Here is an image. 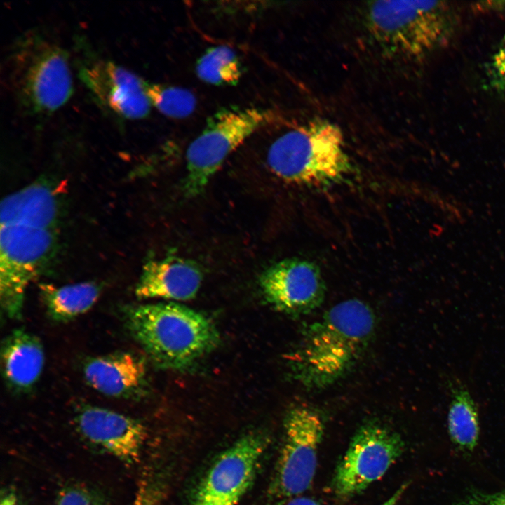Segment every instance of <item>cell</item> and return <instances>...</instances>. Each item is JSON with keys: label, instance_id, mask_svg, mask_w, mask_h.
I'll return each mask as SVG.
<instances>
[{"label": "cell", "instance_id": "7a4b0ae2", "mask_svg": "<svg viewBox=\"0 0 505 505\" xmlns=\"http://www.w3.org/2000/svg\"><path fill=\"white\" fill-rule=\"evenodd\" d=\"M124 314L133 336L161 368H187L219 344L220 335L211 320L174 302L131 306Z\"/></svg>", "mask_w": 505, "mask_h": 505}, {"label": "cell", "instance_id": "52a82bcc", "mask_svg": "<svg viewBox=\"0 0 505 505\" xmlns=\"http://www.w3.org/2000/svg\"><path fill=\"white\" fill-rule=\"evenodd\" d=\"M54 230L21 223L1 224L0 299L9 318L21 316L27 288L53 250Z\"/></svg>", "mask_w": 505, "mask_h": 505}, {"label": "cell", "instance_id": "277c9868", "mask_svg": "<svg viewBox=\"0 0 505 505\" xmlns=\"http://www.w3.org/2000/svg\"><path fill=\"white\" fill-rule=\"evenodd\" d=\"M267 162L280 179L306 187L336 182L349 168L342 133L326 121H313L279 136L268 149Z\"/></svg>", "mask_w": 505, "mask_h": 505}, {"label": "cell", "instance_id": "83f0119b", "mask_svg": "<svg viewBox=\"0 0 505 505\" xmlns=\"http://www.w3.org/2000/svg\"><path fill=\"white\" fill-rule=\"evenodd\" d=\"M132 505H147V504H143V503H135V504H132Z\"/></svg>", "mask_w": 505, "mask_h": 505}, {"label": "cell", "instance_id": "8fae6325", "mask_svg": "<svg viewBox=\"0 0 505 505\" xmlns=\"http://www.w3.org/2000/svg\"><path fill=\"white\" fill-rule=\"evenodd\" d=\"M267 445L260 433L237 440L210 467L189 505H237L255 477Z\"/></svg>", "mask_w": 505, "mask_h": 505}, {"label": "cell", "instance_id": "3957f363", "mask_svg": "<svg viewBox=\"0 0 505 505\" xmlns=\"http://www.w3.org/2000/svg\"><path fill=\"white\" fill-rule=\"evenodd\" d=\"M13 93L25 112L47 116L63 106L73 93L66 50L39 30L19 36L7 60Z\"/></svg>", "mask_w": 505, "mask_h": 505}, {"label": "cell", "instance_id": "9c48e42d", "mask_svg": "<svg viewBox=\"0 0 505 505\" xmlns=\"http://www.w3.org/2000/svg\"><path fill=\"white\" fill-rule=\"evenodd\" d=\"M283 426L274 489L277 497L288 501L301 496L313 483L324 423L316 410L298 406L288 412Z\"/></svg>", "mask_w": 505, "mask_h": 505}, {"label": "cell", "instance_id": "484cf974", "mask_svg": "<svg viewBox=\"0 0 505 505\" xmlns=\"http://www.w3.org/2000/svg\"><path fill=\"white\" fill-rule=\"evenodd\" d=\"M286 505H321L317 500L304 496L292 498L288 501Z\"/></svg>", "mask_w": 505, "mask_h": 505}, {"label": "cell", "instance_id": "4316f807", "mask_svg": "<svg viewBox=\"0 0 505 505\" xmlns=\"http://www.w3.org/2000/svg\"><path fill=\"white\" fill-rule=\"evenodd\" d=\"M406 488V485H403L401 486L399 489L397 490V491L389 498L388 500H386L385 502H384L381 505H396L397 502L399 501L402 494L403 493L404 490Z\"/></svg>", "mask_w": 505, "mask_h": 505}, {"label": "cell", "instance_id": "7402d4cb", "mask_svg": "<svg viewBox=\"0 0 505 505\" xmlns=\"http://www.w3.org/2000/svg\"><path fill=\"white\" fill-rule=\"evenodd\" d=\"M55 505H104V502L95 490L82 485L73 484L60 490Z\"/></svg>", "mask_w": 505, "mask_h": 505}, {"label": "cell", "instance_id": "30bf717a", "mask_svg": "<svg viewBox=\"0 0 505 505\" xmlns=\"http://www.w3.org/2000/svg\"><path fill=\"white\" fill-rule=\"evenodd\" d=\"M80 80L103 109L126 120L146 117L152 104L146 82L137 74L91 50L82 51L77 60Z\"/></svg>", "mask_w": 505, "mask_h": 505}, {"label": "cell", "instance_id": "7c38bea8", "mask_svg": "<svg viewBox=\"0 0 505 505\" xmlns=\"http://www.w3.org/2000/svg\"><path fill=\"white\" fill-rule=\"evenodd\" d=\"M259 284L265 300L279 311L308 314L323 303L325 286L318 267L297 258L281 260L266 269Z\"/></svg>", "mask_w": 505, "mask_h": 505}, {"label": "cell", "instance_id": "5b68a950", "mask_svg": "<svg viewBox=\"0 0 505 505\" xmlns=\"http://www.w3.org/2000/svg\"><path fill=\"white\" fill-rule=\"evenodd\" d=\"M366 27L370 36L392 54L425 55L445 44L454 27V14L439 1H379L370 4Z\"/></svg>", "mask_w": 505, "mask_h": 505}, {"label": "cell", "instance_id": "e0dca14e", "mask_svg": "<svg viewBox=\"0 0 505 505\" xmlns=\"http://www.w3.org/2000/svg\"><path fill=\"white\" fill-rule=\"evenodd\" d=\"M6 380L13 389L26 391L39 379L44 365V352L39 339L16 330L8 336L1 349Z\"/></svg>", "mask_w": 505, "mask_h": 505}, {"label": "cell", "instance_id": "ba28073f", "mask_svg": "<svg viewBox=\"0 0 505 505\" xmlns=\"http://www.w3.org/2000/svg\"><path fill=\"white\" fill-rule=\"evenodd\" d=\"M400 436L377 421H368L356 431L337 466L332 487L343 499L363 492L381 478L404 450Z\"/></svg>", "mask_w": 505, "mask_h": 505}, {"label": "cell", "instance_id": "2e32d148", "mask_svg": "<svg viewBox=\"0 0 505 505\" xmlns=\"http://www.w3.org/2000/svg\"><path fill=\"white\" fill-rule=\"evenodd\" d=\"M56 191L34 182L8 196L1 203L0 224L21 223L55 229L59 214Z\"/></svg>", "mask_w": 505, "mask_h": 505}, {"label": "cell", "instance_id": "44dd1931", "mask_svg": "<svg viewBox=\"0 0 505 505\" xmlns=\"http://www.w3.org/2000/svg\"><path fill=\"white\" fill-rule=\"evenodd\" d=\"M146 92L152 106L170 118L187 117L196 108L194 95L183 88L146 82Z\"/></svg>", "mask_w": 505, "mask_h": 505}, {"label": "cell", "instance_id": "8992f818", "mask_svg": "<svg viewBox=\"0 0 505 505\" xmlns=\"http://www.w3.org/2000/svg\"><path fill=\"white\" fill-rule=\"evenodd\" d=\"M271 118L258 108L225 110L210 118L187 149L185 196L200 195L227 158Z\"/></svg>", "mask_w": 505, "mask_h": 505}, {"label": "cell", "instance_id": "ac0fdd59", "mask_svg": "<svg viewBox=\"0 0 505 505\" xmlns=\"http://www.w3.org/2000/svg\"><path fill=\"white\" fill-rule=\"evenodd\" d=\"M446 384L450 395L447 420L450 438L460 450L472 452L480 435L477 405L468 387L459 378L448 377Z\"/></svg>", "mask_w": 505, "mask_h": 505}, {"label": "cell", "instance_id": "603a6c76", "mask_svg": "<svg viewBox=\"0 0 505 505\" xmlns=\"http://www.w3.org/2000/svg\"><path fill=\"white\" fill-rule=\"evenodd\" d=\"M452 505H505V489L492 492L471 493Z\"/></svg>", "mask_w": 505, "mask_h": 505}, {"label": "cell", "instance_id": "4fadbf2b", "mask_svg": "<svg viewBox=\"0 0 505 505\" xmlns=\"http://www.w3.org/2000/svg\"><path fill=\"white\" fill-rule=\"evenodd\" d=\"M75 423L86 440L119 460L134 464L139 459L147 437L140 421L107 408L86 405L79 410Z\"/></svg>", "mask_w": 505, "mask_h": 505}, {"label": "cell", "instance_id": "d4e9b609", "mask_svg": "<svg viewBox=\"0 0 505 505\" xmlns=\"http://www.w3.org/2000/svg\"><path fill=\"white\" fill-rule=\"evenodd\" d=\"M0 505H22V504L15 490L8 488L1 492Z\"/></svg>", "mask_w": 505, "mask_h": 505}, {"label": "cell", "instance_id": "6da1fadb", "mask_svg": "<svg viewBox=\"0 0 505 505\" xmlns=\"http://www.w3.org/2000/svg\"><path fill=\"white\" fill-rule=\"evenodd\" d=\"M375 328V314L364 302L336 304L304 330L289 357L292 375L308 389L332 385L359 361Z\"/></svg>", "mask_w": 505, "mask_h": 505}, {"label": "cell", "instance_id": "5bb4252c", "mask_svg": "<svg viewBox=\"0 0 505 505\" xmlns=\"http://www.w3.org/2000/svg\"><path fill=\"white\" fill-rule=\"evenodd\" d=\"M203 274L192 261L177 257L151 260L144 266L135 288L140 299L187 301L194 298Z\"/></svg>", "mask_w": 505, "mask_h": 505}, {"label": "cell", "instance_id": "ffe728a7", "mask_svg": "<svg viewBox=\"0 0 505 505\" xmlns=\"http://www.w3.org/2000/svg\"><path fill=\"white\" fill-rule=\"evenodd\" d=\"M241 73L238 56L232 49L224 46L208 49L196 64L198 78L213 85L236 84Z\"/></svg>", "mask_w": 505, "mask_h": 505}, {"label": "cell", "instance_id": "9a60e30c", "mask_svg": "<svg viewBox=\"0 0 505 505\" xmlns=\"http://www.w3.org/2000/svg\"><path fill=\"white\" fill-rule=\"evenodd\" d=\"M83 372L91 387L115 398L139 396L146 384L143 360L129 352L91 358L86 362Z\"/></svg>", "mask_w": 505, "mask_h": 505}, {"label": "cell", "instance_id": "d6986e66", "mask_svg": "<svg viewBox=\"0 0 505 505\" xmlns=\"http://www.w3.org/2000/svg\"><path fill=\"white\" fill-rule=\"evenodd\" d=\"M40 292L48 314L57 321H67L86 312L100 295L99 287L92 282L60 287L43 283Z\"/></svg>", "mask_w": 505, "mask_h": 505}, {"label": "cell", "instance_id": "cb8c5ba5", "mask_svg": "<svg viewBox=\"0 0 505 505\" xmlns=\"http://www.w3.org/2000/svg\"><path fill=\"white\" fill-rule=\"evenodd\" d=\"M490 65L494 83L505 90V42L494 54Z\"/></svg>", "mask_w": 505, "mask_h": 505}]
</instances>
